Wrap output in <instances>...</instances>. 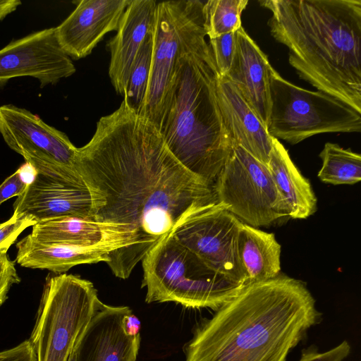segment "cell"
I'll return each instance as SVG.
<instances>
[{
  "instance_id": "6da1fadb",
  "label": "cell",
  "mask_w": 361,
  "mask_h": 361,
  "mask_svg": "<svg viewBox=\"0 0 361 361\" xmlns=\"http://www.w3.org/2000/svg\"><path fill=\"white\" fill-rule=\"evenodd\" d=\"M74 167L90 192L92 219L128 239L108 255L120 279L178 225L217 203L214 186L181 165L161 132L123 100L78 148Z\"/></svg>"
},
{
  "instance_id": "7a4b0ae2",
  "label": "cell",
  "mask_w": 361,
  "mask_h": 361,
  "mask_svg": "<svg viewBox=\"0 0 361 361\" xmlns=\"http://www.w3.org/2000/svg\"><path fill=\"white\" fill-rule=\"evenodd\" d=\"M322 321L305 283L280 274L247 284L194 326L184 361H286Z\"/></svg>"
},
{
  "instance_id": "3957f363",
  "label": "cell",
  "mask_w": 361,
  "mask_h": 361,
  "mask_svg": "<svg viewBox=\"0 0 361 361\" xmlns=\"http://www.w3.org/2000/svg\"><path fill=\"white\" fill-rule=\"evenodd\" d=\"M299 76L361 112V0H263Z\"/></svg>"
},
{
  "instance_id": "277c9868",
  "label": "cell",
  "mask_w": 361,
  "mask_h": 361,
  "mask_svg": "<svg viewBox=\"0 0 361 361\" xmlns=\"http://www.w3.org/2000/svg\"><path fill=\"white\" fill-rule=\"evenodd\" d=\"M206 35L203 22L182 47L160 132L180 164L214 186L236 145L219 106V74Z\"/></svg>"
},
{
  "instance_id": "5b68a950",
  "label": "cell",
  "mask_w": 361,
  "mask_h": 361,
  "mask_svg": "<svg viewBox=\"0 0 361 361\" xmlns=\"http://www.w3.org/2000/svg\"><path fill=\"white\" fill-rule=\"evenodd\" d=\"M145 302H174L186 308L217 310L243 288L207 265L171 233L142 260Z\"/></svg>"
},
{
  "instance_id": "8992f818",
  "label": "cell",
  "mask_w": 361,
  "mask_h": 361,
  "mask_svg": "<svg viewBox=\"0 0 361 361\" xmlns=\"http://www.w3.org/2000/svg\"><path fill=\"white\" fill-rule=\"evenodd\" d=\"M100 301L90 281L49 275L29 338L36 361H68Z\"/></svg>"
},
{
  "instance_id": "52a82bcc",
  "label": "cell",
  "mask_w": 361,
  "mask_h": 361,
  "mask_svg": "<svg viewBox=\"0 0 361 361\" xmlns=\"http://www.w3.org/2000/svg\"><path fill=\"white\" fill-rule=\"evenodd\" d=\"M269 135L292 145L325 133L361 131V112L322 91H310L283 78L274 68L270 76Z\"/></svg>"
},
{
  "instance_id": "ba28073f",
  "label": "cell",
  "mask_w": 361,
  "mask_h": 361,
  "mask_svg": "<svg viewBox=\"0 0 361 361\" xmlns=\"http://www.w3.org/2000/svg\"><path fill=\"white\" fill-rule=\"evenodd\" d=\"M203 1H168L157 3L149 83L138 114L159 131L169 105L182 47L204 21Z\"/></svg>"
},
{
  "instance_id": "9c48e42d",
  "label": "cell",
  "mask_w": 361,
  "mask_h": 361,
  "mask_svg": "<svg viewBox=\"0 0 361 361\" xmlns=\"http://www.w3.org/2000/svg\"><path fill=\"white\" fill-rule=\"evenodd\" d=\"M217 202L255 228L288 217L267 165L235 145L214 184Z\"/></svg>"
},
{
  "instance_id": "30bf717a",
  "label": "cell",
  "mask_w": 361,
  "mask_h": 361,
  "mask_svg": "<svg viewBox=\"0 0 361 361\" xmlns=\"http://www.w3.org/2000/svg\"><path fill=\"white\" fill-rule=\"evenodd\" d=\"M0 133L35 173L85 185L74 167L78 147L38 116L13 104L1 106Z\"/></svg>"
},
{
  "instance_id": "8fae6325",
  "label": "cell",
  "mask_w": 361,
  "mask_h": 361,
  "mask_svg": "<svg viewBox=\"0 0 361 361\" xmlns=\"http://www.w3.org/2000/svg\"><path fill=\"white\" fill-rule=\"evenodd\" d=\"M242 223L217 202L186 219L171 234L210 268L245 285L237 252Z\"/></svg>"
},
{
  "instance_id": "7c38bea8",
  "label": "cell",
  "mask_w": 361,
  "mask_h": 361,
  "mask_svg": "<svg viewBox=\"0 0 361 361\" xmlns=\"http://www.w3.org/2000/svg\"><path fill=\"white\" fill-rule=\"evenodd\" d=\"M75 71L71 59L59 44L55 27L32 32L0 49V87L22 76L37 79L44 87L70 77Z\"/></svg>"
},
{
  "instance_id": "4fadbf2b",
  "label": "cell",
  "mask_w": 361,
  "mask_h": 361,
  "mask_svg": "<svg viewBox=\"0 0 361 361\" xmlns=\"http://www.w3.org/2000/svg\"><path fill=\"white\" fill-rule=\"evenodd\" d=\"M13 214L36 223L66 216L92 219V200L85 185L35 173L14 202Z\"/></svg>"
},
{
  "instance_id": "5bb4252c",
  "label": "cell",
  "mask_w": 361,
  "mask_h": 361,
  "mask_svg": "<svg viewBox=\"0 0 361 361\" xmlns=\"http://www.w3.org/2000/svg\"><path fill=\"white\" fill-rule=\"evenodd\" d=\"M133 310L99 302L74 349L75 361H136L140 334L129 335L125 319Z\"/></svg>"
},
{
  "instance_id": "9a60e30c",
  "label": "cell",
  "mask_w": 361,
  "mask_h": 361,
  "mask_svg": "<svg viewBox=\"0 0 361 361\" xmlns=\"http://www.w3.org/2000/svg\"><path fill=\"white\" fill-rule=\"evenodd\" d=\"M131 0H81L56 27L59 44L71 58L90 54L108 32L117 30L121 16Z\"/></svg>"
},
{
  "instance_id": "2e32d148",
  "label": "cell",
  "mask_w": 361,
  "mask_h": 361,
  "mask_svg": "<svg viewBox=\"0 0 361 361\" xmlns=\"http://www.w3.org/2000/svg\"><path fill=\"white\" fill-rule=\"evenodd\" d=\"M157 2L133 0L124 11L117 32L108 42L109 75L116 92L124 94L136 56L148 35L154 33Z\"/></svg>"
},
{
  "instance_id": "e0dca14e",
  "label": "cell",
  "mask_w": 361,
  "mask_h": 361,
  "mask_svg": "<svg viewBox=\"0 0 361 361\" xmlns=\"http://www.w3.org/2000/svg\"><path fill=\"white\" fill-rule=\"evenodd\" d=\"M235 50L226 77L267 127L271 110L270 76L273 67L267 55L243 27L236 32Z\"/></svg>"
},
{
  "instance_id": "ac0fdd59",
  "label": "cell",
  "mask_w": 361,
  "mask_h": 361,
  "mask_svg": "<svg viewBox=\"0 0 361 361\" xmlns=\"http://www.w3.org/2000/svg\"><path fill=\"white\" fill-rule=\"evenodd\" d=\"M216 92L222 116L235 145L267 166L273 137L267 127L226 77H219Z\"/></svg>"
},
{
  "instance_id": "d6986e66",
  "label": "cell",
  "mask_w": 361,
  "mask_h": 361,
  "mask_svg": "<svg viewBox=\"0 0 361 361\" xmlns=\"http://www.w3.org/2000/svg\"><path fill=\"white\" fill-rule=\"evenodd\" d=\"M30 235L36 240L80 247H111L119 250L127 246L125 233L97 222L92 218L66 216L36 223Z\"/></svg>"
},
{
  "instance_id": "ffe728a7",
  "label": "cell",
  "mask_w": 361,
  "mask_h": 361,
  "mask_svg": "<svg viewBox=\"0 0 361 361\" xmlns=\"http://www.w3.org/2000/svg\"><path fill=\"white\" fill-rule=\"evenodd\" d=\"M16 262L21 267L47 269L62 274L78 264L100 262L107 263L111 247H80L58 243H42L30 234L16 244Z\"/></svg>"
},
{
  "instance_id": "44dd1931",
  "label": "cell",
  "mask_w": 361,
  "mask_h": 361,
  "mask_svg": "<svg viewBox=\"0 0 361 361\" xmlns=\"http://www.w3.org/2000/svg\"><path fill=\"white\" fill-rule=\"evenodd\" d=\"M237 252L245 285L267 281L280 274L281 246L274 233L242 223Z\"/></svg>"
},
{
  "instance_id": "7402d4cb",
  "label": "cell",
  "mask_w": 361,
  "mask_h": 361,
  "mask_svg": "<svg viewBox=\"0 0 361 361\" xmlns=\"http://www.w3.org/2000/svg\"><path fill=\"white\" fill-rule=\"evenodd\" d=\"M272 143L267 166L287 207L288 217L307 219L317 211V200L311 184L297 169L279 140L273 137Z\"/></svg>"
},
{
  "instance_id": "603a6c76",
  "label": "cell",
  "mask_w": 361,
  "mask_h": 361,
  "mask_svg": "<svg viewBox=\"0 0 361 361\" xmlns=\"http://www.w3.org/2000/svg\"><path fill=\"white\" fill-rule=\"evenodd\" d=\"M319 180L333 185H353L361 179V156L350 149L327 142L319 154Z\"/></svg>"
},
{
  "instance_id": "cb8c5ba5",
  "label": "cell",
  "mask_w": 361,
  "mask_h": 361,
  "mask_svg": "<svg viewBox=\"0 0 361 361\" xmlns=\"http://www.w3.org/2000/svg\"><path fill=\"white\" fill-rule=\"evenodd\" d=\"M247 0H209L202 8L204 27L209 39L237 31Z\"/></svg>"
},
{
  "instance_id": "d4e9b609",
  "label": "cell",
  "mask_w": 361,
  "mask_h": 361,
  "mask_svg": "<svg viewBox=\"0 0 361 361\" xmlns=\"http://www.w3.org/2000/svg\"><path fill=\"white\" fill-rule=\"evenodd\" d=\"M153 34L147 35L136 56L123 94V101L129 109L137 114H140L143 106L149 83Z\"/></svg>"
},
{
  "instance_id": "484cf974",
  "label": "cell",
  "mask_w": 361,
  "mask_h": 361,
  "mask_svg": "<svg viewBox=\"0 0 361 361\" xmlns=\"http://www.w3.org/2000/svg\"><path fill=\"white\" fill-rule=\"evenodd\" d=\"M235 32L209 39L210 49L220 77L226 75L232 64L235 50Z\"/></svg>"
},
{
  "instance_id": "4316f807",
  "label": "cell",
  "mask_w": 361,
  "mask_h": 361,
  "mask_svg": "<svg viewBox=\"0 0 361 361\" xmlns=\"http://www.w3.org/2000/svg\"><path fill=\"white\" fill-rule=\"evenodd\" d=\"M35 224V221L29 218L13 214L8 220L0 224V252H7L20 233Z\"/></svg>"
},
{
  "instance_id": "83f0119b",
  "label": "cell",
  "mask_w": 361,
  "mask_h": 361,
  "mask_svg": "<svg viewBox=\"0 0 361 361\" xmlns=\"http://www.w3.org/2000/svg\"><path fill=\"white\" fill-rule=\"evenodd\" d=\"M350 350L347 341L323 353H319L317 346L312 345L302 349L299 361H343L349 355Z\"/></svg>"
},
{
  "instance_id": "f1b7e54d",
  "label": "cell",
  "mask_w": 361,
  "mask_h": 361,
  "mask_svg": "<svg viewBox=\"0 0 361 361\" xmlns=\"http://www.w3.org/2000/svg\"><path fill=\"white\" fill-rule=\"evenodd\" d=\"M20 282L15 263L9 259L6 251L0 252V307L8 298L12 286Z\"/></svg>"
},
{
  "instance_id": "f546056e",
  "label": "cell",
  "mask_w": 361,
  "mask_h": 361,
  "mask_svg": "<svg viewBox=\"0 0 361 361\" xmlns=\"http://www.w3.org/2000/svg\"><path fill=\"white\" fill-rule=\"evenodd\" d=\"M27 183L21 169L7 177L0 185V204L9 198L21 195Z\"/></svg>"
},
{
  "instance_id": "4dcf8cb0",
  "label": "cell",
  "mask_w": 361,
  "mask_h": 361,
  "mask_svg": "<svg viewBox=\"0 0 361 361\" xmlns=\"http://www.w3.org/2000/svg\"><path fill=\"white\" fill-rule=\"evenodd\" d=\"M0 361H36V356L27 339L13 348L1 350Z\"/></svg>"
},
{
  "instance_id": "1f68e13d",
  "label": "cell",
  "mask_w": 361,
  "mask_h": 361,
  "mask_svg": "<svg viewBox=\"0 0 361 361\" xmlns=\"http://www.w3.org/2000/svg\"><path fill=\"white\" fill-rule=\"evenodd\" d=\"M124 324L129 335L137 336L140 334V322L133 312L126 316Z\"/></svg>"
},
{
  "instance_id": "d6a6232c",
  "label": "cell",
  "mask_w": 361,
  "mask_h": 361,
  "mask_svg": "<svg viewBox=\"0 0 361 361\" xmlns=\"http://www.w3.org/2000/svg\"><path fill=\"white\" fill-rule=\"evenodd\" d=\"M22 4L20 0H0V21Z\"/></svg>"
},
{
  "instance_id": "836d02e7",
  "label": "cell",
  "mask_w": 361,
  "mask_h": 361,
  "mask_svg": "<svg viewBox=\"0 0 361 361\" xmlns=\"http://www.w3.org/2000/svg\"><path fill=\"white\" fill-rule=\"evenodd\" d=\"M68 361H75L74 350H73V353H72V355H71V357H70Z\"/></svg>"
}]
</instances>
